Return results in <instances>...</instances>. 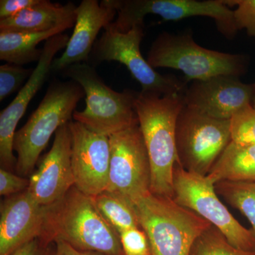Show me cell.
Wrapping results in <instances>:
<instances>
[{"label": "cell", "instance_id": "cell-1", "mask_svg": "<svg viewBox=\"0 0 255 255\" xmlns=\"http://www.w3.org/2000/svg\"><path fill=\"white\" fill-rule=\"evenodd\" d=\"M41 237L60 240L80 251L124 255L119 233L102 217L93 197L75 186L59 201L45 206Z\"/></svg>", "mask_w": 255, "mask_h": 255}, {"label": "cell", "instance_id": "cell-2", "mask_svg": "<svg viewBox=\"0 0 255 255\" xmlns=\"http://www.w3.org/2000/svg\"><path fill=\"white\" fill-rule=\"evenodd\" d=\"M183 95L159 96L140 92L135 102L150 160V192L157 195L174 196V168L178 161L176 124L185 105Z\"/></svg>", "mask_w": 255, "mask_h": 255}, {"label": "cell", "instance_id": "cell-3", "mask_svg": "<svg viewBox=\"0 0 255 255\" xmlns=\"http://www.w3.org/2000/svg\"><path fill=\"white\" fill-rule=\"evenodd\" d=\"M85 96L82 87L73 80L50 83L38 108L15 132L13 147L17 154L16 174L30 177L50 137L71 122L79 102Z\"/></svg>", "mask_w": 255, "mask_h": 255}, {"label": "cell", "instance_id": "cell-4", "mask_svg": "<svg viewBox=\"0 0 255 255\" xmlns=\"http://www.w3.org/2000/svg\"><path fill=\"white\" fill-rule=\"evenodd\" d=\"M132 202L152 255H189L196 240L212 226L173 198L150 192Z\"/></svg>", "mask_w": 255, "mask_h": 255}, {"label": "cell", "instance_id": "cell-5", "mask_svg": "<svg viewBox=\"0 0 255 255\" xmlns=\"http://www.w3.org/2000/svg\"><path fill=\"white\" fill-rule=\"evenodd\" d=\"M152 68L179 70L186 81H199L219 76L240 78L246 73L248 55L208 49L194 41L191 32L163 31L152 42L147 58Z\"/></svg>", "mask_w": 255, "mask_h": 255}, {"label": "cell", "instance_id": "cell-6", "mask_svg": "<svg viewBox=\"0 0 255 255\" xmlns=\"http://www.w3.org/2000/svg\"><path fill=\"white\" fill-rule=\"evenodd\" d=\"M63 72L82 87L86 96L85 110L74 112L75 122L108 137L139 124L135 111L138 92L114 91L87 63L75 64Z\"/></svg>", "mask_w": 255, "mask_h": 255}, {"label": "cell", "instance_id": "cell-7", "mask_svg": "<svg viewBox=\"0 0 255 255\" xmlns=\"http://www.w3.org/2000/svg\"><path fill=\"white\" fill-rule=\"evenodd\" d=\"M110 25L96 41L87 63L93 67L103 62L123 64L145 93L159 96L184 93L188 86L186 80L173 75H161L142 57L140 43L145 34L144 24L136 25L127 32L117 31Z\"/></svg>", "mask_w": 255, "mask_h": 255}, {"label": "cell", "instance_id": "cell-8", "mask_svg": "<svg viewBox=\"0 0 255 255\" xmlns=\"http://www.w3.org/2000/svg\"><path fill=\"white\" fill-rule=\"evenodd\" d=\"M231 142V122L184 105L176 124L178 163L191 173L207 176Z\"/></svg>", "mask_w": 255, "mask_h": 255}, {"label": "cell", "instance_id": "cell-9", "mask_svg": "<svg viewBox=\"0 0 255 255\" xmlns=\"http://www.w3.org/2000/svg\"><path fill=\"white\" fill-rule=\"evenodd\" d=\"M117 17L110 27L127 32L144 24L147 14L158 15L166 21H181L193 16L213 18L220 33L228 39L237 34L234 12L224 0H112Z\"/></svg>", "mask_w": 255, "mask_h": 255}, {"label": "cell", "instance_id": "cell-10", "mask_svg": "<svg viewBox=\"0 0 255 255\" xmlns=\"http://www.w3.org/2000/svg\"><path fill=\"white\" fill-rule=\"evenodd\" d=\"M215 184L207 176L187 172L176 162L173 173V199L191 210L222 233L235 248L255 252V235L242 226L220 201Z\"/></svg>", "mask_w": 255, "mask_h": 255}, {"label": "cell", "instance_id": "cell-11", "mask_svg": "<svg viewBox=\"0 0 255 255\" xmlns=\"http://www.w3.org/2000/svg\"><path fill=\"white\" fill-rule=\"evenodd\" d=\"M110 166L106 190L132 201L150 192V160L139 124L110 136Z\"/></svg>", "mask_w": 255, "mask_h": 255}, {"label": "cell", "instance_id": "cell-12", "mask_svg": "<svg viewBox=\"0 0 255 255\" xmlns=\"http://www.w3.org/2000/svg\"><path fill=\"white\" fill-rule=\"evenodd\" d=\"M70 40L68 34L61 33L46 41L41 59L29 79L4 110L0 113V164L1 168L14 172L17 158L14 155V137L18 122L26 113L30 102L44 85L51 72L54 57L66 48Z\"/></svg>", "mask_w": 255, "mask_h": 255}, {"label": "cell", "instance_id": "cell-13", "mask_svg": "<svg viewBox=\"0 0 255 255\" xmlns=\"http://www.w3.org/2000/svg\"><path fill=\"white\" fill-rule=\"evenodd\" d=\"M75 187L95 197L107 189L110 176V137L79 122H70Z\"/></svg>", "mask_w": 255, "mask_h": 255}, {"label": "cell", "instance_id": "cell-14", "mask_svg": "<svg viewBox=\"0 0 255 255\" xmlns=\"http://www.w3.org/2000/svg\"><path fill=\"white\" fill-rule=\"evenodd\" d=\"M70 122L55 132L51 148L38 160V167L30 176L27 190L40 205H52L75 186Z\"/></svg>", "mask_w": 255, "mask_h": 255}, {"label": "cell", "instance_id": "cell-15", "mask_svg": "<svg viewBox=\"0 0 255 255\" xmlns=\"http://www.w3.org/2000/svg\"><path fill=\"white\" fill-rule=\"evenodd\" d=\"M253 84L243 83L238 77L219 75L193 81L184 93L185 105L212 118L231 120L233 116L252 105Z\"/></svg>", "mask_w": 255, "mask_h": 255}, {"label": "cell", "instance_id": "cell-16", "mask_svg": "<svg viewBox=\"0 0 255 255\" xmlns=\"http://www.w3.org/2000/svg\"><path fill=\"white\" fill-rule=\"evenodd\" d=\"M76 22L65 51L52 63L51 71L63 72L75 64L87 63L102 28L113 22L117 11L112 0H83L77 6Z\"/></svg>", "mask_w": 255, "mask_h": 255}, {"label": "cell", "instance_id": "cell-17", "mask_svg": "<svg viewBox=\"0 0 255 255\" xmlns=\"http://www.w3.org/2000/svg\"><path fill=\"white\" fill-rule=\"evenodd\" d=\"M44 210L28 190L4 198L0 206V255H11L41 237Z\"/></svg>", "mask_w": 255, "mask_h": 255}, {"label": "cell", "instance_id": "cell-18", "mask_svg": "<svg viewBox=\"0 0 255 255\" xmlns=\"http://www.w3.org/2000/svg\"><path fill=\"white\" fill-rule=\"evenodd\" d=\"M77 6L38 0L37 4L19 14L0 20V31L42 33L54 29L66 31L76 22Z\"/></svg>", "mask_w": 255, "mask_h": 255}, {"label": "cell", "instance_id": "cell-19", "mask_svg": "<svg viewBox=\"0 0 255 255\" xmlns=\"http://www.w3.org/2000/svg\"><path fill=\"white\" fill-rule=\"evenodd\" d=\"M207 177L214 184L222 181L255 182V145L231 140Z\"/></svg>", "mask_w": 255, "mask_h": 255}, {"label": "cell", "instance_id": "cell-20", "mask_svg": "<svg viewBox=\"0 0 255 255\" xmlns=\"http://www.w3.org/2000/svg\"><path fill=\"white\" fill-rule=\"evenodd\" d=\"M64 31L59 28L42 33L0 31V60L21 66L38 62L43 49H38L37 46Z\"/></svg>", "mask_w": 255, "mask_h": 255}, {"label": "cell", "instance_id": "cell-21", "mask_svg": "<svg viewBox=\"0 0 255 255\" xmlns=\"http://www.w3.org/2000/svg\"><path fill=\"white\" fill-rule=\"evenodd\" d=\"M93 199L102 217L119 234L131 228H140L135 206L127 196L105 190Z\"/></svg>", "mask_w": 255, "mask_h": 255}, {"label": "cell", "instance_id": "cell-22", "mask_svg": "<svg viewBox=\"0 0 255 255\" xmlns=\"http://www.w3.org/2000/svg\"><path fill=\"white\" fill-rule=\"evenodd\" d=\"M214 187L218 195L246 216L255 235V182L222 181Z\"/></svg>", "mask_w": 255, "mask_h": 255}, {"label": "cell", "instance_id": "cell-23", "mask_svg": "<svg viewBox=\"0 0 255 255\" xmlns=\"http://www.w3.org/2000/svg\"><path fill=\"white\" fill-rule=\"evenodd\" d=\"M189 255H255V252L235 248L221 231L211 226L194 242Z\"/></svg>", "mask_w": 255, "mask_h": 255}, {"label": "cell", "instance_id": "cell-24", "mask_svg": "<svg viewBox=\"0 0 255 255\" xmlns=\"http://www.w3.org/2000/svg\"><path fill=\"white\" fill-rule=\"evenodd\" d=\"M230 122L232 141L255 145V109L253 105L235 114Z\"/></svg>", "mask_w": 255, "mask_h": 255}, {"label": "cell", "instance_id": "cell-25", "mask_svg": "<svg viewBox=\"0 0 255 255\" xmlns=\"http://www.w3.org/2000/svg\"><path fill=\"white\" fill-rule=\"evenodd\" d=\"M33 68H25L21 65L6 63L0 66V102L22 88L33 73Z\"/></svg>", "mask_w": 255, "mask_h": 255}, {"label": "cell", "instance_id": "cell-26", "mask_svg": "<svg viewBox=\"0 0 255 255\" xmlns=\"http://www.w3.org/2000/svg\"><path fill=\"white\" fill-rule=\"evenodd\" d=\"M119 237L124 255H152L150 241L141 228L127 230Z\"/></svg>", "mask_w": 255, "mask_h": 255}, {"label": "cell", "instance_id": "cell-27", "mask_svg": "<svg viewBox=\"0 0 255 255\" xmlns=\"http://www.w3.org/2000/svg\"><path fill=\"white\" fill-rule=\"evenodd\" d=\"M225 2L228 6H237L233 12L238 31L246 30L255 41V0H228Z\"/></svg>", "mask_w": 255, "mask_h": 255}, {"label": "cell", "instance_id": "cell-28", "mask_svg": "<svg viewBox=\"0 0 255 255\" xmlns=\"http://www.w3.org/2000/svg\"><path fill=\"white\" fill-rule=\"evenodd\" d=\"M29 178L21 177L6 169H0V195H15L27 190L29 187Z\"/></svg>", "mask_w": 255, "mask_h": 255}, {"label": "cell", "instance_id": "cell-29", "mask_svg": "<svg viewBox=\"0 0 255 255\" xmlns=\"http://www.w3.org/2000/svg\"><path fill=\"white\" fill-rule=\"evenodd\" d=\"M11 255H56V245L38 237L18 248Z\"/></svg>", "mask_w": 255, "mask_h": 255}, {"label": "cell", "instance_id": "cell-30", "mask_svg": "<svg viewBox=\"0 0 255 255\" xmlns=\"http://www.w3.org/2000/svg\"><path fill=\"white\" fill-rule=\"evenodd\" d=\"M38 0H1L0 20L16 16L38 3Z\"/></svg>", "mask_w": 255, "mask_h": 255}, {"label": "cell", "instance_id": "cell-31", "mask_svg": "<svg viewBox=\"0 0 255 255\" xmlns=\"http://www.w3.org/2000/svg\"><path fill=\"white\" fill-rule=\"evenodd\" d=\"M55 243L56 255H107L97 252L80 251L60 240H57Z\"/></svg>", "mask_w": 255, "mask_h": 255}, {"label": "cell", "instance_id": "cell-32", "mask_svg": "<svg viewBox=\"0 0 255 255\" xmlns=\"http://www.w3.org/2000/svg\"><path fill=\"white\" fill-rule=\"evenodd\" d=\"M252 105H253V107L255 109V95L254 97H253V101H252Z\"/></svg>", "mask_w": 255, "mask_h": 255}, {"label": "cell", "instance_id": "cell-33", "mask_svg": "<svg viewBox=\"0 0 255 255\" xmlns=\"http://www.w3.org/2000/svg\"><path fill=\"white\" fill-rule=\"evenodd\" d=\"M253 85H254L255 89V83H253Z\"/></svg>", "mask_w": 255, "mask_h": 255}]
</instances>
